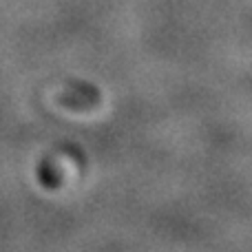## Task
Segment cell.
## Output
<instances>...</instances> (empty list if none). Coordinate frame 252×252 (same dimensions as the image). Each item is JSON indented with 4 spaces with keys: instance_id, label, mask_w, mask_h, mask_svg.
Returning <instances> with one entry per match:
<instances>
[]
</instances>
